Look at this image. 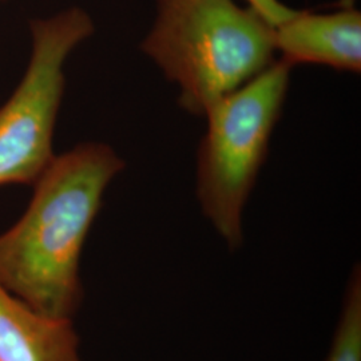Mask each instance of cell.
I'll return each instance as SVG.
<instances>
[{"label":"cell","instance_id":"1","mask_svg":"<svg viewBox=\"0 0 361 361\" xmlns=\"http://www.w3.org/2000/svg\"><path fill=\"white\" fill-rule=\"evenodd\" d=\"M123 168L104 143L54 157L25 214L0 234V283L40 313L73 320L83 300L82 249L107 185Z\"/></svg>","mask_w":361,"mask_h":361},{"label":"cell","instance_id":"5","mask_svg":"<svg viewBox=\"0 0 361 361\" xmlns=\"http://www.w3.org/2000/svg\"><path fill=\"white\" fill-rule=\"evenodd\" d=\"M273 30L276 51L288 65L314 63L360 73L361 13L353 7L329 13L295 11Z\"/></svg>","mask_w":361,"mask_h":361},{"label":"cell","instance_id":"2","mask_svg":"<svg viewBox=\"0 0 361 361\" xmlns=\"http://www.w3.org/2000/svg\"><path fill=\"white\" fill-rule=\"evenodd\" d=\"M180 89L195 116L273 65L274 30L234 0H157V18L141 46Z\"/></svg>","mask_w":361,"mask_h":361},{"label":"cell","instance_id":"3","mask_svg":"<svg viewBox=\"0 0 361 361\" xmlns=\"http://www.w3.org/2000/svg\"><path fill=\"white\" fill-rule=\"evenodd\" d=\"M292 66L276 61L205 113L207 129L198 150L197 197L219 237L243 245V213L281 116Z\"/></svg>","mask_w":361,"mask_h":361},{"label":"cell","instance_id":"7","mask_svg":"<svg viewBox=\"0 0 361 361\" xmlns=\"http://www.w3.org/2000/svg\"><path fill=\"white\" fill-rule=\"evenodd\" d=\"M325 361H361V271L349 274L341 312Z\"/></svg>","mask_w":361,"mask_h":361},{"label":"cell","instance_id":"8","mask_svg":"<svg viewBox=\"0 0 361 361\" xmlns=\"http://www.w3.org/2000/svg\"><path fill=\"white\" fill-rule=\"evenodd\" d=\"M246 3L273 27L283 23L296 11L286 7L280 0H246Z\"/></svg>","mask_w":361,"mask_h":361},{"label":"cell","instance_id":"4","mask_svg":"<svg viewBox=\"0 0 361 361\" xmlns=\"http://www.w3.org/2000/svg\"><path fill=\"white\" fill-rule=\"evenodd\" d=\"M92 31L90 16L80 8L31 22L26 73L0 107V186L34 185L51 164L66 59Z\"/></svg>","mask_w":361,"mask_h":361},{"label":"cell","instance_id":"6","mask_svg":"<svg viewBox=\"0 0 361 361\" xmlns=\"http://www.w3.org/2000/svg\"><path fill=\"white\" fill-rule=\"evenodd\" d=\"M0 361H83L73 320L40 313L0 283Z\"/></svg>","mask_w":361,"mask_h":361}]
</instances>
